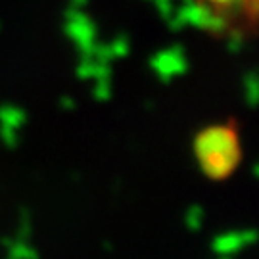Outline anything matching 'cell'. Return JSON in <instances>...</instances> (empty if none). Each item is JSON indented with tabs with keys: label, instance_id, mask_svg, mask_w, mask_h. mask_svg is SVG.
Instances as JSON below:
<instances>
[{
	"label": "cell",
	"instance_id": "6da1fadb",
	"mask_svg": "<svg viewBox=\"0 0 259 259\" xmlns=\"http://www.w3.org/2000/svg\"><path fill=\"white\" fill-rule=\"evenodd\" d=\"M194 156L207 179L225 181L242 161V142L238 127L227 121L202 129L194 139Z\"/></svg>",
	"mask_w": 259,
	"mask_h": 259
},
{
	"label": "cell",
	"instance_id": "7a4b0ae2",
	"mask_svg": "<svg viewBox=\"0 0 259 259\" xmlns=\"http://www.w3.org/2000/svg\"><path fill=\"white\" fill-rule=\"evenodd\" d=\"M209 8L213 23H248L255 21V0H198Z\"/></svg>",
	"mask_w": 259,
	"mask_h": 259
}]
</instances>
